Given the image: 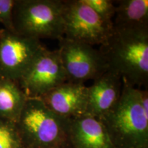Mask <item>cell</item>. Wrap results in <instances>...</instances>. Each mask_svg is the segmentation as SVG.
<instances>
[{"instance_id": "7c38bea8", "label": "cell", "mask_w": 148, "mask_h": 148, "mask_svg": "<svg viewBox=\"0 0 148 148\" xmlns=\"http://www.w3.org/2000/svg\"><path fill=\"white\" fill-rule=\"evenodd\" d=\"M112 18L114 28L148 27L147 0L116 1Z\"/></svg>"}, {"instance_id": "5bb4252c", "label": "cell", "mask_w": 148, "mask_h": 148, "mask_svg": "<svg viewBox=\"0 0 148 148\" xmlns=\"http://www.w3.org/2000/svg\"><path fill=\"white\" fill-rule=\"evenodd\" d=\"M0 148H25L14 122L0 119Z\"/></svg>"}, {"instance_id": "e0dca14e", "label": "cell", "mask_w": 148, "mask_h": 148, "mask_svg": "<svg viewBox=\"0 0 148 148\" xmlns=\"http://www.w3.org/2000/svg\"><path fill=\"white\" fill-rule=\"evenodd\" d=\"M59 148H71V147L69 145H66V146H64V147H59Z\"/></svg>"}, {"instance_id": "52a82bcc", "label": "cell", "mask_w": 148, "mask_h": 148, "mask_svg": "<svg viewBox=\"0 0 148 148\" xmlns=\"http://www.w3.org/2000/svg\"><path fill=\"white\" fill-rule=\"evenodd\" d=\"M45 48L40 40L0 29V77L18 82Z\"/></svg>"}, {"instance_id": "ba28073f", "label": "cell", "mask_w": 148, "mask_h": 148, "mask_svg": "<svg viewBox=\"0 0 148 148\" xmlns=\"http://www.w3.org/2000/svg\"><path fill=\"white\" fill-rule=\"evenodd\" d=\"M66 82L58 49H44L18 83L27 98H40Z\"/></svg>"}, {"instance_id": "9c48e42d", "label": "cell", "mask_w": 148, "mask_h": 148, "mask_svg": "<svg viewBox=\"0 0 148 148\" xmlns=\"http://www.w3.org/2000/svg\"><path fill=\"white\" fill-rule=\"evenodd\" d=\"M88 87L82 83L66 82L40 98L53 113L66 119L86 114Z\"/></svg>"}, {"instance_id": "8fae6325", "label": "cell", "mask_w": 148, "mask_h": 148, "mask_svg": "<svg viewBox=\"0 0 148 148\" xmlns=\"http://www.w3.org/2000/svg\"><path fill=\"white\" fill-rule=\"evenodd\" d=\"M68 143L71 148H115L101 120L88 114L69 119Z\"/></svg>"}, {"instance_id": "277c9868", "label": "cell", "mask_w": 148, "mask_h": 148, "mask_svg": "<svg viewBox=\"0 0 148 148\" xmlns=\"http://www.w3.org/2000/svg\"><path fill=\"white\" fill-rule=\"evenodd\" d=\"M62 0H15L14 32L40 40L64 37Z\"/></svg>"}, {"instance_id": "9a60e30c", "label": "cell", "mask_w": 148, "mask_h": 148, "mask_svg": "<svg viewBox=\"0 0 148 148\" xmlns=\"http://www.w3.org/2000/svg\"><path fill=\"white\" fill-rule=\"evenodd\" d=\"M98 16L107 21L112 22L115 12V3L110 0H82Z\"/></svg>"}, {"instance_id": "5b68a950", "label": "cell", "mask_w": 148, "mask_h": 148, "mask_svg": "<svg viewBox=\"0 0 148 148\" xmlns=\"http://www.w3.org/2000/svg\"><path fill=\"white\" fill-rule=\"evenodd\" d=\"M64 37L90 45H103L113 32L112 22L101 18L82 0L62 3Z\"/></svg>"}, {"instance_id": "3957f363", "label": "cell", "mask_w": 148, "mask_h": 148, "mask_svg": "<svg viewBox=\"0 0 148 148\" xmlns=\"http://www.w3.org/2000/svg\"><path fill=\"white\" fill-rule=\"evenodd\" d=\"M69 123L40 98H27L16 124L25 148H59L69 145Z\"/></svg>"}, {"instance_id": "6da1fadb", "label": "cell", "mask_w": 148, "mask_h": 148, "mask_svg": "<svg viewBox=\"0 0 148 148\" xmlns=\"http://www.w3.org/2000/svg\"><path fill=\"white\" fill-rule=\"evenodd\" d=\"M108 69L134 87L147 86L148 81V27L114 28L100 46Z\"/></svg>"}, {"instance_id": "8992f818", "label": "cell", "mask_w": 148, "mask_h": 148, "mask_svg": "<svg viewBox=\"0 0 148 148\" xmlns=\"http://www.w3.org/2000/svg\"><path fill=\"white\" fill-rule=\"evenodd\" d=\"M58 51L67 82L84 84L108 70L100 50L92 45L63 37L59 40Z\"/></svg>"}, {"instance_id": "30bf717a", "label": "cell", "mask_w": 148, "mask_h": 148, "mask_svg": "<svg viewBox=\"0 0 148 148\" xmlns=\"http://www.w3.org/2000/svg\"><path fill=\"white\" fill-rule=\"evenodd\" d=\"M88 87L86 114L101 119L113 109L121 97L123 79L119 74L107 70Z\"/></svg>"}, {"instance_id": "7a4b0ae2", "label": "cell", "mask_w": 148, "mask_h": 148, "mask_svg": "<svg viewBox=\"0 0 148 148\" xmlns=\"http://www.w3.org/2000/svg\"><path fill=\"white\" fill-rule=\"evenodd\" d=\"M100 120L115 148H147L148 114L142 108L138 88L123 81L119 101Z\"/></svg>"}, {"instance_id": "ac0fdd59", "label": "cell", "mask_w": 148, "mask_h": 148, "mask_svg": "<svg viewBox=\"0 0 148 148\" xmlns=\"http://www.w3.org/2000/svg\"><path fill=\"white\" fill-rule=\"evenodd\" d=\"M0 78H1V77H0Z\"/></svg>"}, {"instance_id": "2e32d148", "label": "cell", "mask_w": 148, "mask_h": 148, "mask_svg": "<svg viewBox=\"0 0 148 148\" xmlns=\"http://www.w3.org/2000/svg\"><path fill=\"white\" fill-rule=\"evenodd\" d=\"M15 0H0V23L3 29L14 32L12 12Z\"/></svg>"}, {"instance_id": "4fadbf2b", "label": "cell", "mask_w": 148, "mask_h": 148, "mask_svg": "<svg viewBox=\"0 0 148 148\" xmlns=\"http://www.w3.org/2000/svg\"><path fill=\"white\" fill-rule=\"evenodd\" d=\"M27 99L17 82L0 78V119L16 123Z\"/></svg>"}]
</instances>
